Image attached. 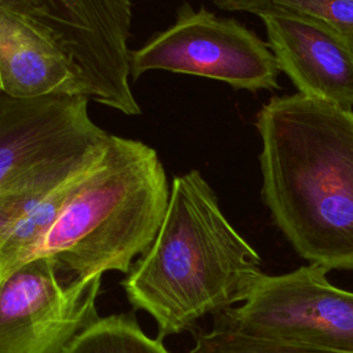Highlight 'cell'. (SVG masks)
Instances as JSON below:
<instances>
[{
  "label": "cell",
  "mask_w": 353,
  "mask_h": 353,
  "mask_svg": "<svg viewBox=\"0 0 353 353\" xmlns=\"http://www.w3.org/2000/svg\"><path fill=\"white\" fill-rule=\"evenodd\" d=\"M280 72L298 92L342 108L353 106V36L285 11L256 14Z\"/></svg>",
  "instance_id": "cell-9"
},
{
  "label": "cell",
  "mask_w": 353,
  "mask_h": 353,
  "mask_svg": "<svg viewBox=\"0 0 353 353\" xmlns=\"http://www.w3.org/2000/svg\"><path fill=\"white\" fill-rule=\"evenodd\" d=\"M101 279H69L48 256L17 266L0 280V353H63L99 317Z\"/></svg>",
  "instance_id": "cell-7"
},
{
  "label": "cell",
  "mask_w": 353,
  "mask_h": 353,
  "mask_svg": "<svg viewBox=\"0 0 353 353\" xmlns=\"http://www.w3.org/2000/svg\"><path fill=\"white\" fill-rule=\"evenodd\" d=\"M189 353H343L279 341L258 339L212 325L207 332L194 334Z\"/></svg>",
  "instance_id": "cell-13"
},
{
  "label": "cell",
  "mask_w": 353,
  "mask_h": 353,
  "mask_svg": "<svg viewBox=\"0 0 353 353\" xmlns=\"http://www.w3.org/2000/svg\"><path fill=\"white\" fill-rule=\"evenodd\" d=\"M88 98H14L0 90V190L47 164L90 152L109 138L88 114Z\"/></svg>",
  "instance_id": "cell-8"
},
{
  "label": "cell",
  "mask_w": 353,
  "mask_h": 353,
  "mask_svg": "<svg viewBox=\"0 0 353 353\" xmlns=\"http://www.w3.org/2000/svg\"><path fill=\"white\" fill-rule=\"evenodd\" d=\"M262 200L310 265L353 270V110L299 92L256 113Z\"/></svg>",
  "instance_id": "cell-1"
},
{
  "label": "cell",
  "mask_w": 353,
  "mask_h": 353,
  "mask_svg": "<svg viewBox=\"0 0 353 353\" xmlns=\"http://www.w3.org/2000/svg\"><path fill=\"white\" fill-rule=\"evenodd\" d=\"M317 265L263 274L240 305L218 312L212 325L247 336L353 353V292L327 280Z\"/></svg>",
  "instance_id": "cell-5"
},
{
  "label": "cell",
  "mask_w": 353,
  "mask_h": 353,
  "mask_svg": "<svg viewBox=\"0 0 353 353\" xmlns=\"http://www.w3.org/2000/svg\"><path fill=\"white\" fill-rule=\"evenodd\" d=\"M168 70L215 79L236 90L279 88L280 69L265 41L232 18L179 7L175 22L130 51V74Z\"/></svg>",
  "instance_id": "cell-6"
},
{
  "label": "cell",
  "mask_w": 353,
  "mask_h": 353,
  "mask_svg": "<svg viewBox=\"0 0 353 353\" xmlns=\"http://www.w3.org/2000/svg\"><path fill=\"white\" fill-rule=\"evenodd\" d=\"M63 353H170L159 339L149 338L134 314L98 317L79 332Z\"/></svg>",
  "instance_id": "cell-11"
},
{
  "label": "cell",
  "mask_w": 353,
  "mask_h": 353,
  "mask_svg": "<svg viewBox=\"0 0 353 353\" xmlns=\"http://www.w3.org/2000/svg\"><path fill=\"white\" fill-rule=\"evenodd\" d=\"M230 11H285L312 18L338 32L353 36V0H214Z\"/></svg>",
  "instance_id": "cell-12"
},
{
  "label": "cell",
  "mask_w": 353,
  "mask_h": 353,
  "mask_svg": "<svg viewBox=\"0 0 353 353\" xmlns=\"http://www.w3.org/2000/svg\"><path fill=\"white\" fill-rule=\"evenodd\" d=\"M0 7L58 44L77 69L85 98L127 116L141 113L128 83L130 0H0Z\"/></svg>",
  "instance_id": "cell-4"
},
{
  "label": "cell",
  "mask_w": 353,
  "mask_h": 353,
  "mask_svg": "<svg viewBox=\"0 0 353 353\" xmlns=\"http://www.w3.org/2000/svg\"><path fill=\"white\" fill-rule=\"evenodd\" d=\"M0 90L21 99L51 94L84 97L79 72L58 44L26 18L1 7Z\"/></svg>",
  "instance_id": "cell-10"
},
{
  "label": "cell",
  "mask_w": 353,
  "mask_h": 353,
  "mask_svg": "<svg viewBox=\"0 0 353 353\" xmlns=\"http://www.w3.org/2000/svg\"><path fill=\"white\" fill-rule=\"evenodd\" d=\"M263 274L258 252L192 170L174 176L160 229L121 285L131 305L154 319L161 341L243 303Z\"/></svg>",
  "instance_id": "cell-2"
},
{
  "label": "cell",
  "mask_w": 353,
  "mask_h": 353,
  "mask_svg": "<svg viewBox=\"0 0 353 353\" xmlns=\"http://www.w3.org/2000/svg\"><path fill=\"white\" fill-rule=\"evenodd\" d=\"M170 197L157 152L112 135L79 179L40 241L63 276L90 280L108 270L128 273L154 240ZM34 256V258H36Z\"/></svg>",
  "instance_id": "cell-3"
}]
</instances>
